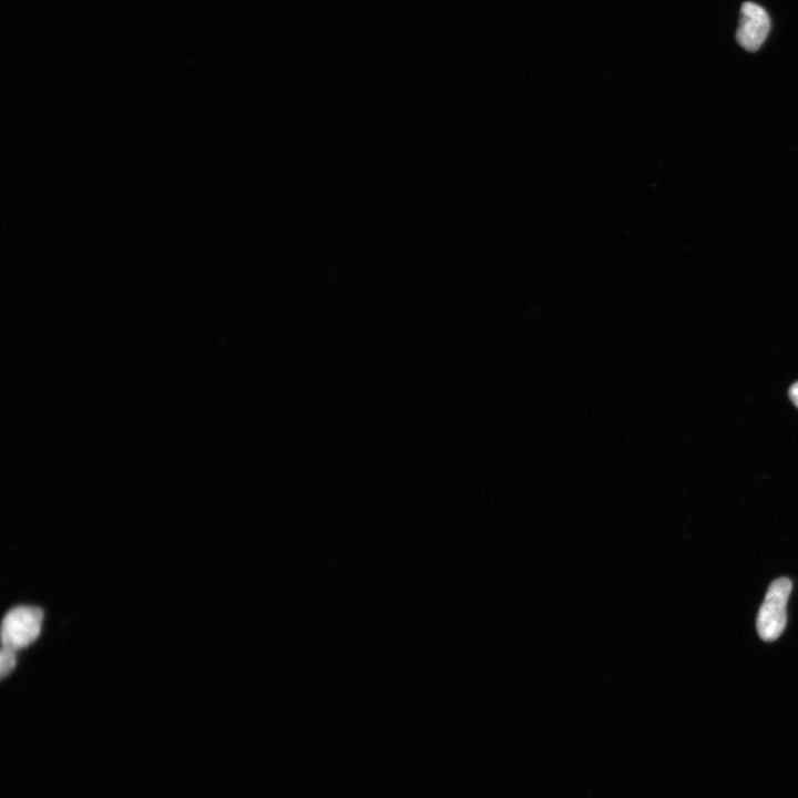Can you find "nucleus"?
Returning <instances> with one entry per match:
<instances>
[{
	"label": "nucleus",
	"instance_id": "1",
	"mask_svg": "<svg viewBox=\"0 0 798 798\" xmlns=\"http://www.w3.org/2000/svg\"><path fill=\"white\" fill-rule=\"evenodd\" d=\"M791 589L792 583L787 577H779L769 585L756 617L757 633L763 641L773 642L782 634L787 623L786 605Z\"/></svg>",
	"mask_w": 798,
	"mask_h": 798
},
{
	"label": "nucleus",
	"instance_id": "2",
	"mask_svg": "<svg viewBox=\"0 0 798 798\" xmlns=\"http://www.w3.org/2000/svg\"><path fill=\"white\" fill-rule=\"evenodd\" d=\"M43 611L35 606H18L10 610L1 624L2 647L13 651L27 647L41 631Z\"/></svg>",
	"mask_w": 798,
	"mask_h": 798
},
{
	"label": "nucleus",
	"instance_id": "3",
	"mask_svg": "<svg viewBox=\"0 0 798 798\" xmlns=\"http://www.w3.org/2000/svg\"><path fill=\"white\" fill-rule=\"evenodd\" d=\"M770 31L767 11L757 3L744 2L736 32L737 42L747 51H757Z\"/></svg>",
	"mask_w": 798,
	"mask_h": 798
},
{
	"label": "nucleus",
	"instance_id": "4",
	"mask_svg": "<svg viewBox=\"0 0 798 798\" xmlns=\"http://www.w3.org/2000/svg\"><path fill=\"white\" fill-rule=\"evenodd\" d=\"M17 663L16 651L2 647L0 653V676L4 678L11 673Z\"/></svg>",
	"mask_w": 798,
	"mask_h": 798
},
{
	"label": "nucleus",
	"instance_id": "5",
	"mask_svg": "<svg viewBox=\"0 0 798 798\" xmlns=\"http://www.w3.org/2000/svg\"><path fill=\"white\" fill-rule=\"evenodd\" d=\"M788 395L792 403L798 408V381L791 385Z\"/></svg>",
	"mask_w": 798,
	"mask_h": 798
}]
</instances>
